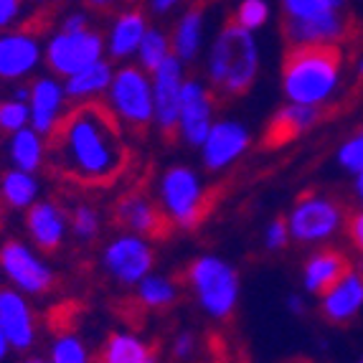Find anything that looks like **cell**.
<instances>
[{"label": "cell", "instance_id": "1", "mask_svg": "<svg viewBox=\"0 0 363 363\" xmlns=\"http://www.w3.org/2000/svg\"><path fill=\"white\" fill-rule=\"evenodd\" d=\"M122 128V117L104 97L69 104L43 133V173L77 191L115 188L135 163Z\"/></svg>", "mask_w": 363, "mask_h": 363}, {"label": "cell", "instance_id": "2", "mask_svg": "<svg viewBox=\"0 0 363 363\" xmlns=\"http://www.w3.org/2000/svg\"><path fill=\"white\" fill-rule=\"evenodd\" d=\"M343 51L340 43H292L282 56V86L292 102L320 104L335 89Z\"/></svg>", "mask_w": 363, "mask_h": 363}, {"label": "cell", "instance_id": "3", "mask_svg": "<svg viewBox=\"0 0 363 363\" xmlns=\"http://www.w3.org/2000/svg\"><path fill=\"white\" fill-rule=\"evenodd\" d=\"M257 67H259V56L249 28L226 21L213 46L211 72H208L216 102L221 104V99L244 97L255 84Z\"/></svg>", "mask_w": 363, "mask_h": 363}, {"label": "cell", "instance_id": "4", "mask_svg": "<svg viewBox=\"0 0 363 363\" xmlns=\"http://www.w3.org/2000/svg\"><path fill=\"white\" fill-rule=\"evenodd\" d=\"M109 224L122 231H138L150 242H168L178 229V221L168 206L150 196V176L120 194L109 211Z\"/></svg>", "mask_w": 363, "mask_h": 363}, {"label": "cell", "instance_id": "5", "mask_svg": "<svg viewBox=\"0 0 363 363\" xmlns=\"http://www.w3.org/2000/svg\"><path fill=\"white\" fill-rule=\"evenodd\" d=\"M176 279L194 287L203 308L216 315L218 320H229L234 315L239 285H236V274L229 264L211 259V257H201V259L191 262L181 274H176Z\"/></svg>", "mask_w": 363, "mask_h": 363}, {"label": "cell", "instance_id": "6", "mask_svg": "<svg viewBox=\"0 0 363 363\" xmlns=\"http://www.w3.org/2000/svg\"><path fill=\"white\" fill-rule=\"evenodd\" d=\"M112 99H115L117 115L122 117V125L138 143H145L152 125V112H155L145 74L135 67L122 69L112 79Z\"/></svg>", "mask_w": 363, "mask_h": 363}, {"label": "cell", "instance_id": "7", "mask_svg": "<svg viewBox=\"0 0 363 363\" xmlns=\"http://www.w3.org/2000/svg\"><path fill=\"white\" fill-rule=\"evenodd\" d=\"M181 64L178 56L170 54L155 74V115L160 125V140L168 150L181 140Z\"/></svg>", "mask_w": 363, "mask_h": 363}, {"label": "cell", "instance_id": "8", "mask_svg": "<svg viewBox=\"0 0 363 363\" xmlns=\"http://www.w3.org/2000/svg\"><path fill=\"white\" fill-rule=\"evenodd\" d=\"M99 51H102V38L91 33L89 28L64 30L61 36L51 41L49 51H46V64L59 77H72L94 64L99 59Z\"/></svg>", "mask_w": 363, "mask_h": 363}, {"label": "cell", "instance_id": "9", "mask_svg": "<svg viewBox=\"0 0 363 363\" xmlns=\"http://www.w3.org/2000/svg\"><path fill=\"white\" fill-rule=\"evenodd\" d=\"M199 201H201V188L199 181L186 165H176L170 168L163 178V203L168 206V211L173 213V218L178 221V226L194 231L199 229L196 213H199Z\"/></svg>", "mask_w": 363, "mask_h": 363}, {"label": "cell", "instance_id": "10", "mask_svg": "<svg viewBox=\"0 0 363 363\" xmlns=\"http://www.w3.org/2000/svg\"><path fill=\"white\" fill-rule=\"evenodd\" d=\"M0 267L6 269V274L16 285L28 292H51L59 285V279H56L43 264H38V262L28 255V249H26L23 244L13 242V239L0 247Z\"/></svg>", "mask_w": 363, "mask_h": 363}, {"label": "cell", "instance_id": "11", "mask_svg": "<svg viewBox=\"0 0 363 363\" xmlns=\"http://www.w3.org/2000/svg\"><path fill=\"white\" fill-rule=\"evenodd\" d=\"M218 107L216 97L211 89H203L196 82L188 79L181 89V125L183 135L191 145H201L206 143L208 135V122H211V112Z\"/></svg>", "mask_w": 363, "mask_h": 363}, {"label": "cell", "instance_id": "12", "mask_svg": "<svg viewBox=\"0 0 363 363\" xmlns=\"http://www.w3.org/2000/svg\"><path fill=\"white\" fill-rule=\"evenodd\" d=\"M320 120V109L315 104H300L292 102L290 107L279 109L272 120L267 122V130L262 135V150H277L285 147L287 143L297 140L308 128H313Z\"/></svg>", "mask_w": 363, "mask_h": 363}, {"label": "cell", "instance_id": "13", "mask_svg": "<svg viewBox=\"0 0 363 363\" xmlns=\"http://www.w3.org/2000/svg\"><path fill=\"white\" fill-rule=\"evenodd\" d=\"M340 213L338 208L325 199H315V196H305L300 199L297 208L292 211L290 218V231L300 242H315L323 239L338 226Z\"/></svg>", "mask_w": 363, "mask_h": 363}, {"label": "cell", "instance_id": "14", "mask_svg": "<svg viewBox=\"0 0 363 363\" xmlns=\"http://www.w3.org/2000/svg\"><path fill=\"white\" fill-rule=\"evenodd\" d=\"M152 264H155L152 249L138 239H120L107 249V267L117 279L128 282V285L145 277L152 269Z\"/></svg>", "mask_w": 363, "mask_h": 363}, {"label": "cell", "instance_id": "15", "mask_svg": "<svg viewBox=\"0 0 363 363\" xmlns=\"http://www.w3.org/2000/svg\"><path fill=\"white\" fill-rule=\"evenodd\" d=\"M249 145V135L244 128L234 125V122H221L216 128L208 130L206 135V147H203V163L208 170L224 168L231 163L236 155H242Z\"/></svg>", "mask_w": 363, "mask_h": 363}, {"label": "cell", "instance_id": "16", "mask_svg": "<svg viewBox=\"0 0 363 363\" xmlns=\"http://www.w3.org/2000/svg\"><path fill=\"white\" fill-rule=\"evenodd\" d=\"M348 272H351L348 259L335 249H325L310 257L305 264V287L315 295H328Z\"/></svg>", "mask_w": 363, "mask_h": 363}, {"label": "cell", "instance_id": "17", "mask_svg": "<svg viewBox=\"0 0 363 363\" xmlns=\"http://www.w3.org/2000/svg\"><path fill=\"white\" fill-rule=\"evenodd\" d=\"M363 305V274L361 272H348L333 290L323 295V313L328 320L345 323L351 320L353 315L361 310Z\"/></svg>", "mask_w": 363, "mask_h": 363}, {"label": "cell", "instance_id": "18", "mask_svg": "<svg viewBox=\"0 0 363 363\" xmlns=\"http://www.w3.org/2000/svg\"><path fill=\"white\" fill-rule=\"evenodd\" d=\"M160 356V343L152 340V343H143V340H135L133 335H122V333H109L104 338L99 353L91 356V361H102V363H147L155 361Z\"/></svg>", "mask_w": 363, "mask_h": 363}, {"label": "cell", "instance_id": "19", "mask_svg": "<svg viewBox=\"0 0 363 363\" xmlns=\"http://www.w3.org/2000/svg\"><path fill=\"white\" fill-rule=\"evenodd\" d=\"M26 229L43 255H56L64 236V224H61V213L51 203H33L26 211Z\"/></svg>", "mask_w": 363, "mask_h": 363}, {"label": "cell", "instance_id": "20", "mask_svg": "<svg viewBox=\"0 0 363 363\" xmlns=\"http://www.w3.org/2000/svg\"><path fill=\"white\" fill-rule=\"evenodd\" d=\"M0 328L6 333L8 343L16 348H28L33 340V323L26 303L16 292H0Z\"/></svg>", "mask_w": 363, "mask_h": 363}, {"label": "cell", "instance_id": "21", "mask_svg": "<svg viewBox=\"0 0 363 363\" xmlns=\"http://www.w3.org/2000/svg\"><path fill=\"white\" fill-rule=\"evenodd\" d=\"M38 59L36 38L13 33L8 38H0V77L16 79L28 72Z\"/></svg>", "mask_w": 363, "mask_h": 363}, {"label": "cell", "instance_id": "22", "mask_svg": "<svg viewBox=\"0 0 363 363\" xmlns=\"http://www.w3.org/2000/svg\"><path fill=\"white\" fill-rule=\"evenodd\" d=\"M145 33H147L145 11H143V3H135L128 13H122L115 26V33H112V56L115 59L128 56L133 49H138Z\"/></svg>", "mask_w": 363, "mask_h": 363}, {"label": "cell", "instance_id": "23", "mask_svg": "<svg viewBox=\"0 0 363 363\" xmlns=\"http://www.w3.org/2000/svg\"><path fill=\"white\" fill-rule=\"evenodd\" d=\"M61 107V91L54 82H36L33 89H30V109H33V128L38 133H46V130L54 125L56 115H59Z\"/></svg>", "mask_w": 363, "mask_h": 363}, {"label": "cell", "instance_id": "24", "mask_svg": "<svg viewBox=\"0 0 363 363\" xmlns=\"http://www.w3.org/2000/svg\"><path fill=\"white\" fill-rule=\"evenodd\" d=\"M109 79H112V72H109V67L104 64V61H94V64H89V67H84L82 72L72 74L69 77V84H67V94L72 99L77 97H84V94H89V91H102L104 86L109 84Z\"/></svg>", "mask_w": 363, "mask_h": 363}, {"label": "cell", "instance_id": "25", "mask_svg": "<svg viewBox=\"0 0 363 363\" xmlns=\"http://www.w3.org/2000/svg\"><path fill=\"white\" fill-rule=\"evenodd\" d=\"M345 0H282V18L313 21L323 16L343 13Z\"/></svg>", "mask_w": 363, "mask_h": 363}, {"label": "cell", "instance_id": "26", "mask_svg": "<svg viewBox=\"0 0 363 363\" xmlns=\"http://www.w3.org/2000/svg\"><path fill=\"white\" fill-rule=\"evenodd\" d=\"M0 194L13 208H23L28 206L33 194H36V183L26 176V170H11V173L0 176Z\"/></svg>", "mask_w": 363, "mask_h": 363}, {"label": "cell", "instance_id": "27", "mask_svg": "<svg viewBox=\"0 0 363 363\" xmlns=\"http://www.w3.org/2000/svg\"><path fill=\"white\" fill-rule=\"evenodd\" d=\"M173 54L170 51V41L157 33V30H147L143 41H140V59H143V69H145L150 77H155L157 69L163 67V61Z\"/></svg>", "mask_w": 363, "mask_h": 363}, {"label": "cell", "instance_id": "28", "mask_svg": "<svg viewBox=\"0 0 363 363\" xmlns=\"http://www.w3.org/2000/svg\"><path fill=\"white\" fill-rule=\"evenodd\" d=\"M61 6H64V0H59V3H46V6H38L36 11L30 13L28 18L18 26V30H16V33H21V36H28V38L46 36V33H49V30L56 26V21H59Z\"/></svg>", "mask_w": 363, "mask_h": 363}, {"label": "cell", "instance_id": "29", "mask_svg": "<svg viewBox=\"0 0 363 363\" xmlns=\"http://www.w3.org/2000/svg\"><path fill=\"white\" fill-rule=\"evenodd\" d=\"M13 160L21 165V168L28 173V170H36L43 160V145L38 143L36 133L30 130H18L16 138H13Z\"/></svg>", "mask_w": 363, "mask_h": 363}, {"label": "cell", "instance_id": "30", "mask_svg": "<svg viewBox=\"0 0 363 363\" xmlns=\"http://www.w3.org/2000/svg\"><path fill=\"white\" fill-rule=\"evenodd\" d=\"M138 295L150 308V313H163V310L176 305V287L170 285V282H165V279H155V277L145 279L140 285Z\"/></svg>", "mask_w": 363, "mask_h": 363}, {"label": "cell", "instance_id": "31", "mask_svg": "<svg viewBox=\"0 0 363 363\" xmlns=\"http://www.w3.org/2000/svg\"><path fill=\"white\" fill-rule=\"evenodd\" d=\"M226 21L244 26V28H249V30L257 28V26H262L267 21V3L264 0H244L242 6L236 8Z\"/></svg>", "mask_w": 363, "mask_h": 363}, {"label": "cell", "instance_id": "32", "mask_svg": "<svg viewBox=\"0 0 363 363\" xmlns=\"http://www.w3.org/2000/svg\"><path fill=\"white\" fill-rule=\"evenodd\" d=\"M79 313H82V305L77 300H67V303L56 305L51 308V315H49V325L54 333H72V328L77 325L79 320Z\"/></svg>", "mask_w": 363, "mask_h": 363}, {"label": "cell", "instance_id": "33", "mask_svg": "<svg viewBox=\"0 0 363 363\" xmlns=\"http://www.w3.org/2000/svg\"><path fill=\"white\" fill-rule=\"evenodd\" d=\"M26 120H28V109L21 102H0V133L3 135H16L23 130Z\"/></svg>", "mask_w": 363, "mask_h": 363}, {"label": "cell", "instance_id": "34", "mask_svg": "<svg viewBox=\"0 0 363 363\" xmlns=\"http://www.w3.org/2000/svg\"><path fill=\"white\" fill-rule=\"evenodd\" d=\"M340 163L348 170L358 173V188L363 186V135L353 138L351 143H345L340 150Z\"/></svg>", "mask_w": 363, "mask_h": 363}, {"label": "cell", "instance_id": "35", "mask_svg": "<svg viewBox=\"0 0 363 363\" xmlns=\"http://www.w3.org/2000/svg\"><path fill=\"white\" fill-rule=\"evenodd\" d=\"M54 361L56 363H79V361H86V353L82 348V343L74 338H61L54 348Z\"/></svg>", "mask_w": 363, "mask_h": 363}, {"label": "cell", "instance_id": "36", "mask_svg": "<svg viewBox=\"0 0 363 363\" xmlns=\"http://www.w3.org/2000/svg\"><path fill=\"white\" fill-rule=\"evenodd\" d=\"M72 221H74V231H77L79 236H89L97 231V213L86 206H79L77 211H74Z\"/></svg>", "mask_w": 363, "mask_h": 363}, {"label": "cell", "instance_id": "37", "mask_svg": "<svg viewBox=\"0 0 363 363\" xmlns=\"http://www.w3.org/2000/svg\"><path fill=\"white\" fill-rule=\"evenodd\" d=\"M285 242H287V221L285 218H277V221L269 226V231H267V247L279 249V247H285Z\"/></svg>", "mask_w": 363, "mask_h": 363}, {"label": "cell", "instance_id": "38", "mask_svg": "<svg viewBox=\"0 0 363 363\" xmlns=\"http://www.w3.org/2000/svg\"><path fill=\"white\" fill-rule=\"evenodd\" d=\"M18 11H21V0H0V28H6L16 18Z\"/></svg>", "mask_w": 363, "mask_h": 363}, {"label": "cell", "instance_id": "39", "mask_svg": "<svg viewBox=\"0 0 363 363\" xmlns=\"http://www.w3.org/2000/svg\"><path fill=\"white\" fill-rule=\"evenodd\" d=\"M348 231H351L353 244H356V247L363 252V213H356V216H351V221H348Z\"/></svg>", "mask_w": 363, "mask_h": 363}, {"label": "cell", "instance_id": "40", "mask_svg": "<svg viewBox=\"0 0 363 363\" xmlns=\"http://www.w3.org/2000/svg\"><path fill=\"white\" fill-rule=\"evenodd\" d=\"M89 11L94 13H102V16H112L115 13V6H117V0H82Z\"/></svg>", "mask_w": 363, "mask_h": 363}, {"label": "cell", "instance_id": "41", "mask_svg": "<svg viewBox=\"0 0 363 363\" xmlns=\"http://www.w3.org/2000/svg\"><path fill=\"white\" fill-rule=\"evenodd\" d=\"M86 28V21L84 18H69L64 30H84Z\"/></svg>", "mask_w": 363, "mask_h": 363}, {"label": "cell", "instance_id": "42", "mask_svg": "<svg viewBox=\"0 0 363 363\" xmlns=\"http://www.w3.org/2000/svg\"><path fill=\"white\" fill-rule=\"evenodd\" d=\"M188 348H191V335H183V340H178V345H176L178 356H183V353H188Z\"/></svg>", "mask_w": 363, "mask_h": 363}, {"label": "cell", "instance_id": "43", "mask_svg": "<svg viewBox=\"0 0 363 363\" xmlns=\"http://www.w3.org/2000/svg\"><path fill=\"white\" fill-rule=\"evenodd\" d=\"M178 0H152V6H155V11H168L170 6H176Z\"/></svg>", "mask_w": 363, "mask_h": 363}, {"label": "cell", "instance_id": "44", "mask_svg": "<svg viewBox=\"0 0 363 363\" xmlns=\"http://www.w3.org/2000/svg\"><path fill=\"white\" fill-rule=\"evenodd\" d=\"M6 345H8V338H6V333H3V328H0V358L6 356Z\"/></svg>", "mask_w": 363, "mask_h": 363}, {"label": "cell", "instance_id": "45", "mask_svg": "<svg viewBox=\"0 0 363 363\" xmlns=\"http://www.w3.org/2000/svg\"><path fill=\"white\" fill-rule=\"evenodd\" d=\"M3 224H6V203L0 199V231H3Z\"/></svg>", "mask_w": 363, "mask_h": 363}, {"label": "cell", "instance_id": "46", "mask_svg": "<svg viewBox=\"0 0 363 363\" xmlns=\"http://www.w3.org/2000/svg\"><path fill=\"white\" fill-rule=\"evenodd\" d=\"M361 199H363V186H361Z\"/></svg>", "mask_w": 363, "mask_h": 363}, {"label": "cell", "instance_id": "47", "mask_svg": "<svg viewBox=\"0 0 363 363\" xmlns=\"http://www.w3.org/2000/svg\"><path fill=\"white\" fill-rule=\"evenodd\" d=\"M361 74H363V64H361Z\"/></svg>", "mask_w": 363, "mask_h": 363}]
</instances>
